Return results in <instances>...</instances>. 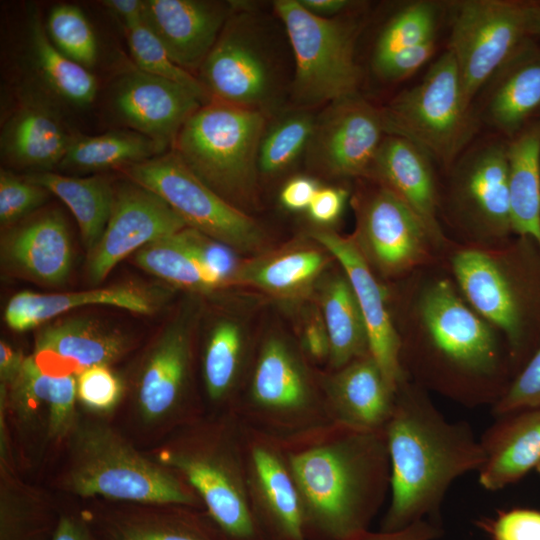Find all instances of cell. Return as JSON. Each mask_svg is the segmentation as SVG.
Here are the masks:
<instances>
[{"label":"cell","mask_w":540,"mask_h":540,"mask_svg":"<svg viewBox=\"0 0 540 540\" xmlns=\"http://www.w3.org/2000/svg\"><path fill=\"white\" fill-rule=\"evenodd\" d=\"M347 198L342 187H320L307 209L309 217L319 224L333 223L342 214Z\"/></svg>","instance_id":"cell-51"},{"label":"cell","mask_w":540,"mask_h":540,"mask_svg":"<svg viewBox=\"0 0 540 540\" xmlns=\"http://www.w3.org/2000/svg\"><path fill=\"white\" fill-rule=\"evenodd\" d=\"M536 469H537V471L540 473V462H539L538 465L536 466Z\"/></svg>","instance_id":"cell-61"},{"label":"cell","mask_w":540,"mask_h":540,"mask_svg":"<svg viewBox=\"0 0 540 540\" xmlns=\"http://www.w3.org/2000/svg\"><path fill=\"white\" fill-rule=\"evenodd\" d=\"M124 32L137 69L187 88L202 104L211 101L197 76L173 61L164 45L144 21L125 28Z\"/></svg>","instance_id":"cell-42"},{"label":"cell","mask_w":540,"mask_h":540,"mask_svg":"<svg viewBox=\"0 0 540 540\" xmlns=\"http://www.w3.org/2000/svg\"><path fill=\"white\" fill-rule=\"evenodd\" d=\"M353 236L372 270L386 279H404L446 258L421 218L394 192L376 186L356 199Z\"/></svg>","instance_id":"cell-13"},{"label":"cell","mask_w":540,"mask_h":540,"mask_svg":"<svg viewBox=\"0 0 540 540\" xmlns=\"http://www.w3.org/2000/svg\"><path fill=\"white\" fill-rule=\"evenodd\" d=\"M119 171L161 197L187 227L234 251L253 252L262 247L261 227L207 186L174 150Z\"/></svg>","instance_id":"cell-11"},{"label":"cell","mask_w":540,"mask_h":540,"mask_svg":"<svg viewBox=\"0 0 540 540\" xmlns=\"http://www.w3.org/2000/svg\"><path fill=\"white\" fill-rule=\"evenodd\" d=\"M26 36V67L46 95L45 105L56 112L57 108L83 109L91 105L98 90L95 76L52 44L38 11L28 18Z\"/></svg>","instance_id":"cell-29"},{"label":"cell","mask_w":540,"mask_h":540,"mask_svg":"<svg viewBox=\"0 0 540 540\" xmlns=\"http://www.w3.org/2000/svg\"><path fill=\"white\" fill-rule=\"evenodd\" d=\"M302 342L312 359L316 361L329 359V338L322 315H315L308 320L303 330Z\"/></svg>","instance_id":"cell-54"},{"label":"cell","mask_w":540,"mask_h":540,"mask_svg":"<svg viewBox=\"0 0 540 540\" xmlns=\"http://www.w3.org/2000/svg\"><path fill=\"white\" fill-rule=\"evenodd\" d=\"M6 389L19 412L26 414L38 405H46L50 436L61 438L73 429L77 398L75 375L46 373L29 356L15 381Z\"/></svg>","instance_id":"cell-35"},{"label":"cell","mask_w":540,"mask_h":540,"mask_svg":"<svg viewBox=\"0 0 540 540\" xmlns=\"http://www.w3.org/2000/svg\"><path fill=\"white\" fill-rule=\"evenodd\" d=\"M316 180L306 176L289 179L280 191V202L288 210H307L319 189Z\"/></svg>","instance_id":"cell-53"},{"label":"cell","mask_w":540,"mask_h":540,"mask_svg":"<svg viewBox=\"0 0 540 540\" xmlns=\"http://www.w3.org/2000/svg\"><path fill=\"white\" fill-rule=\"evenodd\" d=\"M273 9L287 34L294 58L291 98L301 109L358 93L355 60L359 23L351 17H318L298 0H277Z\"/></svg>","instance_id":"cell-7"},{"label":"cell","mask_w":540,"mask_h":540,"mask_svg":"<svg viewBox=\"0 0 540 540\" xmlns=\"http://www.w3.org/2000/svg\"><path fill=\"white\" fill-rule=\"evenodd\" d=\"M25 358L5 341L0 342V378L1 385L8 388L19 375Z\"/></svg>","instance_id":"cell-56"},{"label":"cell","mask_w":540,"mask_h":540,"mask_svg":"<svg viewBox=\"0 0 540 540\" xmlns=\"http://www.w3.org/2000/svg\"><path fill=\"white\" fill-rule=\"evenodd\" d=\"M129 341L118 329L89 317L56 321L40 329L33 359L46 373L77 375L95 365H110L127 350Z\"/></svg>","instance_id":"cell-23"},{"label":"cell","mask_w":540,"mask_h":540,"mask_svg":"<svg viewBox=\"0 0 540 540\" xmlns=\"http://www.w3.org/2000/svg\"><path fill=\"white\" fill-rule=\"evenodd\" d=\"M480 443L483 488L496 491L519 480L540 462V407L499 416Z\"/></svg>","instance_id":"cell-28"},{"label":"cell","mask_w":540,"mask_h":540,"mask_svg":"<svg viewBox=\"0 0 540 540\" xmlns=\"http://www.w3.org/2000/svg\"><path fill=\"white\" fill-rule=\"evenodd\" d=\"M534 129H536L539 133H540V122L539 124H537L535 127H533Z\"/></svg>","instance_id":"cell-60"},{"label":"cell","mask_w":540,"mask_h":540,"mask_svg":"<svg viewBox=\"0 0 540 540\" xmlns=\"http://www.w3.org/2000/svg\"><path fill=\"white\" fill-rule=\"evenodd\" d=\"M274 439L295 482L309 540H345L368 529L390 487L385 429L332 422Z\"/></svg>","instance_id":"cell-2"},{"label":"cell","mask_w":540,"mask_h":540,"mask_svg":"<svg viewBox=\"0 0 540 540\" xmlns=\"http://www.w3.org/2000/svg\"><path fill=\"white\" fill-rule=\"evenodd\" d=\"M312 237L339 262L362 313L372 357L391 387L407 377L400 364V339L389 306V292L380 283L353 237L317 230Z\"/></svg>","instance_id":"cell-20"},{"label":"cell","mask_w":540,"mask_h":540,"mask_svg":"<svg viewBox=\"0 0 540 540\" xmlns=\"http://www.w3.org/2000/svg\"><path fill=\"white\" fill-rule=\"evenodd\" d=\"M68 227L58 210L38 214L9 230L1 260L11 272L45 285L63 284L72 267Z\"/></svg>","instance_id":"cell-24"},{"label":"cell","mask_w":540,"mask_h":540,"mask_svg":"<svg viewBox=\"0 0 540 540\" xmlns=\"http://www.w3.org/2000/svg\"><path fill=\"white\" fill-rule=\"evenodd\" d=\"M50 540H96L87 527L78 519L62 516L52 533Z\"/></svg>","instance_id":"cell-58"},{"label":"cell","mask_w":540,"mask_h":540,"mask_svg":"<svg viewBox=\"0 0 540 540\" xmlns=\"http://www.w3.org/2000/svg\"><path fill=\"white\" fill-rule=\"evenodd\" d=\"M441 7L438 2L417 0L401 8L378 35L372 61L435 39Z\"/></svg>","instance_id":"cell-41"},{"label":"cell","mask_w":540,"mask_h":540,"mask_svg":"<svg viewBox=\"0 0 540 540\" xmlns=\"http://www.w3.org/2000/svg\"><path fill=\"white\" fill-rule=\"evenodd\" d=\"M368 179L394 192L424 222L437 244L448 253L453 243L440 222V192L432 158L414 142L385 135Z\"/></svg>","instance_id":"cell-22"},{"label":"cell","mask_w":540,"mask_h":540,"mask_svg":"<svg viewBox=\"0 0 540 540\" xmlns=\"http://www.w3.org/2000/svg\"><path fill=\"white\" fill-rule=\"evenodd\" d=\"M101 4L122 23L124 29L143 22L142 0H105Z\"/></svg>","instance_id":"cell-55"},{"label":"cell","mask_w":540,"mask_h":540,"mask_svg":"<svg viewBox=\"0 0 540 540\" xmlns=\"http://www.w3.org/2000/svg\"><path fill=\"white\" fill-rule=\"evenodd\" d=\"M484 528L493 540H540V512L513 509L501 512Z\"/></svg>","instance_id":"cell-50"},{"label":"cell","mask_w":540,"mask_h":540,"mask_svg":"<svg viewBox=\"0 0 540 540\" xmlns=\"http://www.w3.org/2000/svg\"><path fill=\"white\" fill-rule=\"evenodd\" d=\"M50 192L11 171H0V222L9 226L39 208Z\"/></svg>","instance_id":"cell-45"},{"label":"cell","mask_w":540,"mask_h":540,"mask_svg":"<svg viewBox=\"0 0 540 540\" xmlns=\"http://www.w3.org/2000/svg\"><path fill=\"white\" fill-rule=\"evenodd\" d=\"M325 264L326 257L318 250H292L240 269L237 279L275 295L294 296L312 285Z\"/></svg>","instance_id":"cell-38"},{"label":"cell","mask_w":540,"mask_h":540,"mask_svg":"<svg viewBox=\"0 0 540 540\" xmlns=\"http://www.w3.org/2000/svg\"><path fill=\"white\" fill-rule=\"evenodd\" d=\"M68 487L82 497L191 506L193 493L167 469L143 457L112 430H75Z\"/></svg>","instance_id":"cell-8"},{"label":"cell","mask_w":540,"mask_h":540,"mask_svg":"<svg viewBox=\"0 0 540 540\" xmlns=\"http://www.w3.org/2000/svg\"><path fill=\"white\" fill-rule=\"evenodd\" d=\"M452 53L467 105L493 73L537 33V3L460 0L448 3Z\"/></svg>","instance_id":"cell-9"},{"label":"cell","mask_w":540,"mask_h":540,"mask_svg":"<svg viewBox=\"0 0 540 540\" xmlns=\"http://www.w3.org/2000/svg\"><path fill=\"white\" fill-rule=\"evenodd\" d=\"M110 540H225L185 518L132 517L107 526Z\"/></svg>","instance_id":"cell-44"},{"label":"cell","mask_w":540,"mask_h":540,"mask_svg":"<svg viewBox=\"0 0 540 540\" xmlns=\"http://www.w3.org/2000/svg\"><path fill=\"white\" fill-rule=\"evenodd\" d=\"M385 135L381 108L357 93L326 104L305 157L323 174L368 178Z\"/></svg>","instance_id":"cell-16"},{"label":"cell","mask_w":540,"mask_h":540,"mask_svg":"<svg viewBox=\"0 0 540 540\" xmlns=\"http://www.w3.org/2000/svg\"><path fill=\"white\" fill-rule=\"evenodd\" d=\"M536 407H540V345L492 410L499 417Z\"/></svg>","instance_id":"cell-47"},{"label":"cell","mask_w":540,"mask_h":540,"mask_svg":"<svg viewBox=\"0 0 540 540\" xmlns=\"http://www.w3.org/2000/svg\"><path fill=\"white\" fill-rule=\"evenodd\" d=\"M310 13L322 18H335L351 11L359 2L351 0H298Z\"/></svg>","instance_id":"cell-57"},{"label":"cell","mask_w":540,"mask_h":540,"mask_svg":"<svg viewBox=\"0 0 540 540\" xmlns=\"http://www.w3.org/2000/svg\"><path fill=\"white\" fill-rule=\"evenodd\" d=\"M190 360V337L174 323L158 339L140 374L137 403L141 417L152 422L169 414L181 399Z\"/></svg>","instance_id":"cell-31"},{"label":"cell","mask_w":540,"mask_h":540,"mask_svg":"<svg viewBox=\"0 0 540 540\" xmlns=\"http://www.w3.org/2000/svg\"><path fill=\"white\" fill-rule=\"evenodd\" d=\"M327 381L326 405L333 422L367 429H384L389 421L396 391L371 354L335 370Z\"/></svg>","instance_id":"cell-26"},{"label":"cell","mask_w":540,"mask_h":540,"mask_svg":"<svg viewBox=\"0 0 540 540\" xmlns=\"http://www.w3.org/2000/svg\"><path fill=\"white\" fill-rule=\"evenodd\" d=\"M134 261L146 272L186 289L206 291L224 285L197 257L181 231L145 245L135 253Z\"/></svg>","instance_id":"cell-37"},{"label":"cell","mask_w":540,"mask_h":540,"mask_svg":"<svg viewBox=\"0 0 540 540\" xmlns=\"http://www.w3.org/2000/svg\"><path fill=\"white\" fill-rule=\"evenodd\" d=\"M25 177L61 199L74 215L88 254L99 242L112 213L115 189L100 176L76 177L51 171Z\"/></svg>","instance_id":"cell-33"},{"label":"cell","mask_w":540,"mask_h":540,"mask_svg":"<svg viewBox=\"0 0 540 540\" xmlns=\"http://www.w3.org/2000/svg\"><path fill=\"white\" fill-rule=\"evenodd\" d=\"M73 136L58 112L22 102L2 124L1 159L16 168L50 171L62 161Z\"/></svg>","instance_id":"cell-27"},{"label":"cell","mask_w":540,"mask_h":540,"mask_svg":"<svg viewBox=\"0 0 540 540\" xmlns=\"http://www.w3.org/2000/svg\"><path fill=\"white\" fill-rule=\"evenodd\" d=\"M436 40L431 39L416 46L373 60L372 69L382 80L395 82L409 77L433 55Z\"/></svg>","instance_id":"cell-49"},{"label":"cell","mask_w":540,"mask_h":540,"mask_svg":"<svg viewBox=\"0 0 540 540\" xmlns=\"http://www.w3.org/2000/svg\"><path fill=\"white\" fill-rule=\"evenodd\" d=\"M159 459L196 491L225 540H266L249 490L244 426L229 448L165 450Z\"/></svg>","instance_id":"cell-15"},{"label":"cell","mask_w":540,"mask_h":540,"mask_svg":"<svg viewBox=\"0 0 540 540\" xmlns=\"http://www.w3.org/2000/svg\"><path fill=\"white\" fill-rule=\"evenodd\" d=\"M181 235L203 264L225 284L237 279L240 269L233 249L194 229L186 227Z\"/></svg>","instance_id":"cell-48"},{"label":"cell","mask_w":540,"mask_h":540,"mask_svg":"<svg viewBox=\"0 0 540 540\" xmlns=\"http://www.w3.org/2000/svg\"><path fill=\"white\" fill-rule=\"evenodd\" d=\"M235 4L216 43L198 70V80L211 101L264 113L281 104L277 62L262 37L252 11Z\"/></svg>","instance_id":"cell-10"},{"label":"cell","mask_w":540,"mask_h":540,"mask_svg":"<svg viewBox=\"0 0 540 540\" xmlns=\"http://www.w3.org/2000/svg\"><path fill=\"white\" fill-rule=\"evenodd\" d=\"M167 151V148L151 138L126 128L93 136L74 134L57 168L67 173L120 170Z\"/></svg>","instance_id":"cell-34"},{"label":"cell","mask_w":540,"mask_h":540,"mask_svg":"<svg viewBox=\"0 0 540 540\" xmlns=\"http://www.w3.org/2000/svg\"><path fill=\"white\" fill-rule=\"evenodd\" d=\"M234 9L233 2L145 0L143 21L173 61L193 74L210 53Z\"/></svg>","instance_id":"cell-21"},{"label":"cell","mask_w":540,"mask_h":540,"mask_svg":"<svg viewBox=\"0 0 540 540\" xmlns=\"http://www.w3.org/2000/svg\"><path fill=\"white\" fill-rule=\"evenodd\" d=\"M52 44L70 60L90 70L98 59L94 30L83 11L72 4L52 7L45 23Z\"/></svg>","instance_id":"cell-43"},{"label":"cell","mask_w":540,"mask_h":540,"mask_svg":"<svg viewBox=\"0 0 540 540\" xmlns=\"http://www.w3.org/2000/svg\"><path fill=\"white\" fill-rule=\"evenodd\" d=\"M540 34V3H537V33Z\"/></svg>","instance_id":"cell-59"},{"label":"cell","mask_w":540,"mask_h":540,"mask_svg":"<svg viewBox=\"0 0 540 540\" xmlns=\"http://www.w3.org/2000/svg\"><path fill=\"white\" fill-rule=\"evenodd\" d=\"M243 356V337L240 327L222 321L212 330L203 356V379L210 400H224L232 391L239 376Z\"/></svg>","instance_id":"cell-40"},{"label":"cell","mask_w":540,"mask_h":540,"mask_svg":"<svg viewBox=\"0 0 540 540\" xmlns=\"http://www.w3.org/2000/svg\"><path fill=\"white\" fill-rule=\"evenodd\" d=\"M384 429L391 498L380 530L396 531L426 519L439 523L450 485L478 471L484 461L480 440L468 424L448 421L427 391L408 378L397 388Z\"/></svg>","instance_id":"cell-3"},{"label":"cell","mask_w":540,"mask_h":540,"mask_svg":"<svg viewBox=\"0 0 540 540\" xmlns=\"http://www.w3.org/2000/svg\"><path fill=\"white\" fill-rule=\"evenodd\" d=\"M186 227L161 197L128 179L115 189L114 205L107 226L95 248L88 254L89 281L92 284L102 282L114 266L128 255Z\"/></svg>","instance_id":"cell-17"},{"label":"cell","mask_w":540,"mask_h":540,"mask_svg":"<svg viewBox=\"0 0 540 540\" xmlns=\"http://www.w3.org/2000/svg\"><path fill=\"white\" fill-rule=\"evenodd\" d=\"M386 135L404 137L448 170L478 129L452 53L446 49L414 86L381 108Z\"/></svg>","instance_id":"cell-5"},{"label":"cell","mask_w":540,"mask_h":540,"mask_svg":"<svg viewBox=\"0 0 540 540\" xmlns=\"http://www.w3.org/2000/svg\"><path fill=\"white\" fill-rule=\"evenodd\" d=\"M442 533L439 523L426 519L396 531L372 532L367 529L345 540H437Z\"/></svg>","instance_id":"cell-52"},{"label":"cell","mask_w":540,"mask_h":540,"mask_svg":"<svg viewBox=\"0 0 540 540\" xmlns=\"http://www.w3.org/2000/svg\"><path fill=\"white\" fill-rule=\"evenodd\" d=\"M243 426L251 500L266 540H309L300 497L278 443Z\"/></svg>","instance_id":"cell-19"},{"label":"cell","mask_w":540,"mask_h":540,"mask_svg":"<svg viewBox=\"0 0 540 540\" xmlns=\"http://www.w3.org/2000/svg\"><path fill=\"white\" fill-rule=\"evenodd\" d=\"M332 422L294 350L279 338L267 340L254 365L242 423L282 439Z\"/></svg>","instance_id":"cell-12"},{"label":"cell","mask_w":540,"mask_h":540,"mask_svg":"<svg viewBox=\"0 0 540 540\" xmlns=\"http://www.w3.org/2000/svg\"><path fill=\"white\" fill-rule=\"evenodd\" d=\"M267 119L259 111L210 101L186 121L172 150L207 186L243 210L255 199Z\"/></svg>","instance_id":"cell-4"},{"label":"cell","mask_w":540,"mask_h":540,"mask_svg":"<svg viewBox=\"0 0 540 540\" xmlns=\"http://www.w3.org/2000/svg\"><path fill=\"white\" fill-rule=\"evenodd\" d=\"M513 233L540 251V133L533 127L507 142Z\"/></svg>","instance_id":"cell-32"},{"label":"cell","mask_w":540,"mask_h":540,"mask_svg":"<svg viewBox=\"0 0 540 540\" xmlns=\"http://www.w3.org/2000/svg\"><path fill=\"white\" fill-rule=\"evenodd\" d=\"M515 250L453 245L446 265L466 302L505 340L511 359L519 356L528 329L527 296Z\"/></svg>","instance_id":"cell-14"},{"label":"cell","mask_w":540,"mask_h":540,"mask_svg":"<svg viewBox=\"0 0 540 540\" xmlns=\"http://www.w3.org/2000/svg\"><path fill=\"white\" fill-rule=\"evenodd\" d=\"M440 194L441 218L458 247L488 249L509 242L513 233L507 142L484 140L469 146L447 170Z\"/></svg>","instance_id":"cell-6"},{"label":"cell","mask_w":540,"mask_h":540,"mask_svg":"<svg viewBox=\"0 0 540 540\" xmlns=\"http://www.w3.org/2000/svg\"><path fill=\"white\" fill-rule=\"evenodd\" d=\"M315 121L316 117L307 109L298 108L267 125L259 146V175H278L305 156Z\"/></svg>","instance_id":"cell-39"},{"label":"cell","mask_w":540,"mask_h":540,"mask_svg":"<svg viewBox=\"0 0 540 540\" xmlns=\"http://www.w3.org/2000/svg\"><path fill=\"white\" fill-rule=\"evenodd\" d=\"M87 305H111L139 314H150L156 308V299L153 293L135 285H116L60 294L22 291L9 300L4 319L11 329L21 332Z\"/></svg>","instance_id":"cell-30"},{"label":"cell","mask_w":540,"mask_h":540,"mask_svg":"<svg viewBox=\"0 0 540 540\" xmlns=\"http://www.w3.org/2000/svg\"><path fill=\"white\" fill-rule=\"evenodd\" d=\"M481 92L480 109L474 112L478 122L510 139L520 134L540 108V51L526 41L493 73Z\"/></svg>","instance_id":"cell-25"},{"label":"cell","mask_w":540,"mask_h":540,"mask_svg":"<svg viewBox=\"0 0 540 540\" xmlns=\"http://www.w3.org/2000/svg\"><path fill=\"white\" fill-rule=\"evenodd\" d=\"M321 304L329 338L328 361L331 367L338 370L357 358L371 354L365 322L344 272L327 282Z\"/></svg>","instance_id":"cell-36"},{"label":"cell","mask_w":540,"mask_h":540,"mask_svg":"<svg viewBox=\"0 0 540 540\" xmlns=\"http://www.w3.org/2000/svg\"><path fill=\"white\" fill-rule=\"evenodd\" d=\"M204 105L187 88L137 68L122 74L109 94L112 116L123 126L172 149L186 121Z\"/></svg>","instance_id":"cell-18"},{"label":"cell","mask_w":540,"mask_h":540,"mask_svg":"<svg viewBox=\"0 0 540 540\" xmlns=\"http://www.w3.org/2000/svg\"><path fill=\"white\" fill-rule=\"evenodd\" d=\"M402 280L394 324L405 376L465 406H493L511 384L502 335L466 302L445 260Z\"/></svg>","instance_id":"cell-1"},{"label":"cell","mask_w":540,"mask_h":540,"mask_svg":"<svg viewBox=\"0 0 540 540\" xmlns=\"http://www.w3.org/2000/svg\"><path fill=\"white\" fill-rule=\"evenodd\" d=\"M76 393L86 408L107 412L120 401L123 385L108 365H95L76 375Z\"/></svg>","instance_id":"cell-46"}]
</instances>
